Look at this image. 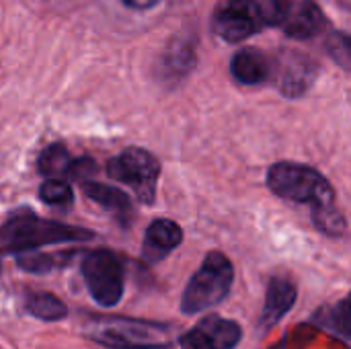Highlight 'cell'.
<instances>
[{"label": "cell", "mask_w": 351, "mask_h": 349, "mask_svg": "<svg viewBox=\"0 0 351 349\" xmlns=\"http://www.w3.org/2000/svg\"><path fill=\"white\" fill-rule=\"evenodd\" d=\"M243 341V327L220 315H206L197 325L177 337L181 349H234Z\"/></svg>", "instance_id": "cell-8"}, {"label": "cell", "mask_w": 351, "mask_h": 349, "mask_svg": "<svg viewBox=\"0 0 351 349\" xmlns=\"http://www.w3.org/2000/svg\"><path fill=\"white\" fill-rule=\"evenodd\" d=\"M82 333L107 349H171L177 341V329L169 323L119 315H86Z\"/></svg>", "instance_id": "cell-1"}, {"label": "cell", "mask_w": 351, "mask_h": 349, "mask_svg": "<svg viewBox=\"0 0 351 349\" xmlns=\"http://www.w3.org/2000/svg\"><path fill=\"white\" fill-rule=\"evenodd\" d=\"M313 212V222L315 226L327 234V237H343L348 230V220L341 214V210L337 208V204H329L323 208H315Z\"/></svg>", "instance_id": "cell-20"}, {"label": "cell", "mask_w": 351, "mask_h": 349, "mask_svg": "<svg viewBox=\"0 0 351 349\" xmlns=\"http://www.w3.org/2000/svg\"><path fill=\"white\" fill-rule=\"evenodd\" d=\"M82 185V191L88 200H93L95 204H99L101 208H105L107 212L115 214L117 220L121 224H128L132 220V202L128 200V195L113 187V185H103V183H95V181H80Z\"/></svg>", "instance_id": "cell-15"}, {"label": "cell", "mask_w": 351, "mask_h": 349, "mask_svg": "<svg viewBox=\"0 0 351 349\" xmlns=\"http://www.w3.org/2000/svg\"><path fill=\"white\" fill-rule=\"evenodd\" d=\"M288 0H224L212 19L218 37L228 43L243 41L267 27H278Z\"/></svg>", "instance_id": "cell-3"}, {"label": "cell", "mask_w": 351, "mask_h": 349, "mask_svg": "<svg viewBox=\"0 0 351 349\" xmlns=\"http://www.w3.org/2000/svg\"><path fill=\"white\" fill-rule=\"evenodd\" d=\"M95 234L86 228L68 226L53 220H43L31 212H21L10 216L0 226V257L2 255H21L37 251L39 247L60 245V243H82L90 241Z\"/></svg>", "instance_id": "cell-2"}, {"label": "cell", "mask_w": 351, "mask_h": 349, "mask_svg": "<svg viewBox=\"0 0 351 349\" xmlns=\"http://www.w3.org/2000/svg\"><path fill=\"white\" fill-rule=\"evenodd\" d=\"M195 64V45L191 37H183L177 39L169 45V49L165 51L158 72L162 76V80L167 82H177L181 78L187 76V72L193 68Z\"/></svg>", "instance_id": "cell-13"}, {"label": "cell", "mask_w": 351, "mask_h": 349, "mask_svg": "<svg viewBox=\"0 0 351 349\" xmlns=\"http://www.w3.org/2000/svg\"><path fill=\"white\" fill-rule=\"evenodd\" d=\"M80 272L90 298L105 309L117 306L123 298L125 272L121 259L109 249H95L82 257Z\"/></svg>", "instance_id": "cell-6"}, {"label": "cell", "mask_w": 351, "mask_h": 349, "mask_svg": "<svg viewBox=\"0 0 351 349\" xmlns=\"http://www.w3.org/2000/svg\"><path fill=\"white\" fill-rule=\"evenodd\" d=\"M39 197L43 204L53 206V208H68L72 206V189L66 181L58 179H47L41 187H39Z\"/></svg>", "instance_id": "cell-21"}, {"label": "cell", "mask_w": 351, "mask_h": 349, "mask_svg": "<svg viewBox=\"0 0 351 349\" xmlns=\"http://www.w3.org/2000/svg\"><path fill=\"white\" fill-rule=\"evenodd\" d=\"M313 321H315L319 327H323V329H327V331H331V333L339 335V339H341L343 344H350L351 329H350V304H348V298H341L337 304H331V306H323V309H319V311L313 315Z\"/></svg>", "instance_id": "cell-17"}, {"label": "cell", "mask_w": 351, "mask_h": 349, "mask_svg": "<svg viewBox=\"0 0 351 349\" xmlns=\"http://www.w3.org/2000/svg\"><path fill=\"white\" fill-rule=\"evenodd\" d=\"M76 253H58V255H43V253H21V257L16 259L19 267L29 272V274H47L56 267H64L74 259Z\"/></svg>", "instance_id": "cell-18"}, {"label": "cell", "mask_w": 351, "mask_h": 349, "mask_svg": "<svg viewBox=\"0 0 351 349\" xmlns=\"http://www.w3.org/2000/svg\"><path fill=\"white\" fill-rule=\"evenodd\" d=\"M230 72L241 84H263L271 76V64L259 49H243L232 56Z\"/></svg>", "instance_id": "cell-14"}, {"label": "cell", "mask_w": 351, "mask_h": 349, "mask_svg": "<svg viewBox=\"0 0 351 349\" xmlns=\"http://www.w3.org/2000/svg\"><path fill=\"white\" fill-rule=\"evenodd\" d=\"M68 173H72V177H74L76 181H86V179L95 173V163L88 160V158L74 160V163H70Z\"/></svg>", "instance_id": "cell-23"}, {"label": "cell", "mask_w": 351, "mask_h": 349, "mask_svg": "<svg viewBox=\"0 0 351 349\" xmlns=\"http://www.w3.org/2000/svg\"><path fill=\"white\" fill-rule=\"evenodd\" d=\"M298 288L292 278L288 276H274L265 290V302L259 317V329L269 333L296 304Z\"/></svg>", "instance_id": "cell-10"}, {"label": "cell", "mask_w": 351, "mask_h": 349, "mask_svg": "<svg viewBox=\"0 0 351 349\" xmlns=\"http://www.w3.org/2000/svg\"><path fill=\"white\" fill-rule=\"evenodd\" d=\"M319 74L317 64L300 53H282L278 66V86L280 91L290 97H302Z\"/></svg>", "instance_id": "cell-11"}, {"label": "cell", "mask_w": 351, "mask_h": 349, "mask_svg": "<svg viewBox=\"0 0 351 349\" xmlns=\"http://www.w3.org/2000/svg\"><path fill=\"white\" fill-rule=\"evenodd\" d=\"M183 243V230L177 222L158 218L154 220L144 234L142 243V257L146 263L154 265L167 259L179 245Z\"/></svg>", "instance_id": "cell-12"}, {"label": "cell", "mask_w": 351, "mask_h": 349, "mask_svg": "<svg viewBox=\"0 0 351 349\" xmlns=\"http://www.w3.org/2000/svg\"><path fill=\"white\" fill-rule=\"evenodd\" d=\"M331 56L335 62H339L343 68H350V39L343 33H333L327 43Z\"/></svg>", "instance_id": "cell-22"}, {"label": "cell", "mask_w": 351, "mask_h": 349, "mask_svg": "<svg viewBox=\"0 0 351 349\" xmlns=\"http://www.w3.org/2000/svg\"><path fill=\"white\" fill-rule=\"evenodd\" d=\"M23 306L27 311V315H31L33 319L45 321V323H58L64 321L68 317V306L49 292H27Z\"/></svg>", "instance_id": "cell-16"}, {"label": "cell", "mask_w": 351, "mask_h": 349, "mask_svg": "<svg viewBox=\"0 0 351 349\" xmlns=\"http://www.w3.org/2000/svg\"><path fill=\"white\" fill-rule=\"evenodd\" d=\"M125 6H130V8H136V10H146V8H152V6H156L160 0H121Z\"/></svg>", "instance_id": "cell-24"}, {"label": "cell", "mask_w": 351, "mask_h": 349, "mask_svg": "<svg viewBox=\"0 0 351 349\" xmlns=\"http://www.w3.org/2000/svg\"><path fill=\"white\" fill-rule=\"evenodd\" d=\"M107 175L119 183H125L132 187L136 197L150 206L156 195V181L160 175L158 160L142 150V148H128L115 158L107 163Z\"/></svg>", "instance_id": "cell-7"}, {"label": "cell", "mask_w": 351, "mask_h": 349, "mask_svg": "<svg viewBox=\"0 0 351 349\" xmlns=\"http://www.w3.org/2000/svg\"><path fill=\"white\" fill-rule=\"evenodd\" d=\"M278 27L292 39H311L327 27V16L313 0H288Z\"/></svg>", "instance_id": "cell-9"}, {"label": "cell", "mask_w": 351, "mask_h": 349, "mask_svg": "<svg viewBox=\"0 0 351 349\" xmlns=\"http://www.w3.org/2000/svg\"><path fill=\"white\" fill-rule=\"evenodd\" d=\"M269 189L282 200L308 204L311 210L335 204V191L315 169L296 163H278L267 173Z\"/></svg>", "instance_id": "cell-5"}, {"label": "cell", "mask_w": 351, "mask_h": 349, "mask_svg": "<svg viewBox=\"0 0 351 349\" xmlns=\"http://www.w3.org/2000/svg\"><path fill=\"white\" fill-rule=\"evenodd\" d=\"M232 282H234V267L230 259L220 251L208 253L199 269L191 276V280L183 290L181 313L191 317L222 304L232 290Z\"/></svg>", "instance_id": "cell-4"}, {"label": "cell", "mask_w": 351, "mask_h": 349, "mask_svg": "<svg viewBox=\"0 0 351 349\" xmlns=\"http://www.w3.org/2000/svg\"><path fill=\"white\" fill-rule=\"evenodd\" d=\"M70 154L68 150L62 146V144H51L47 146L41 154H39V160H37V169L43 177L47 179H58L62 177L64 173H68L70 169Z\"/></svg>", "instance_id": "cell-19"}]
</instances>
